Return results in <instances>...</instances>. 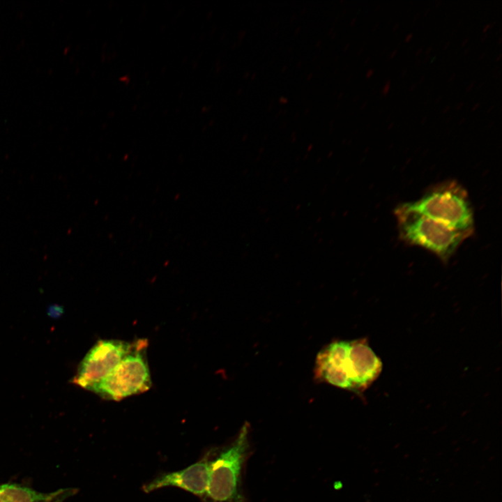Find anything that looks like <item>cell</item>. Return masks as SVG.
I'll list each match as a JSON object with an SVG mask.
<instances>
[{"label": "cell", "instance_id": "obj_8", "mask_svg": "<svg viewBox=\"0 0 502 502\" xmlns=\"http://www.w3.org/2000/svg\"><path fill=\"white\" fill-rule=\"evenodd\" d=\"M59 492V489L44 493L17 483H3L0 484V502H47Z\"/></svg>", "mask_w": 502, "mask_h": 502}, {"label": "cell", "instance_id": "obj_59", "mask_svg": "<svg viewBox=\"0 0 502 502\" xmlns=\"http://www.w3.org/2000/svg\"><path fill=\"white\" fill-rule=\"evenodd\" d=\"M462 23V20H461L459 22L458 26L461 25Z\"/></svg>", "mask_w": 502, "mask_h": 502}, {"label": "cell", "instance_id": "obj_4", "mask_svg": "<svg viewBox=\"0 0 502 502\" xmlns=\"http://www.w3.org/2000/svg\"><path fill=\"white\" fill-rule=\"evenodd\" d=\"M248 434L245 424L236 439L211 460L205 502H243L241 476L250 448Z\"/></svg>", "mask_w": 502, "mask_h": 502}, {"label": "cell", "instance_id": "obj_27", "mask_svg": "<svg viewBox=\"0 0 502 502\" xmlns=\"http://www.w3.org/2000/svg\"><path fill=\"white\" fill-rule=\"evenodd\" d=\"M501 58H502V53H500V54L496 56V59H495V61H496V62L499 61Z\"/></svg>", "mask_w": 502, "mask_h": 502}, {"label": "cell", "instance_id": "obj_35", "mask_svg": "<svg viewBox=\"0 0 502 502\" xmlns=\"http://www.w3.org/2000/svg\"><path fill=\"white\" fill-rule=\"evenodd\" d=\"M416 86V83L412 84L411 85L410 88H409V90H410V91L413 90Z\"/></svg>", "mask_w": 502, "mask_h": 502}, {"label": "cell", "instance_id": "obj_47", "mask_svg": "<svg viewBox=\"0 0 502 502\" xmlns=\"http://www.w3.org/2000/svg\"><path fill=\"white\" fill-rule=\"evenodd\" d=\"M378 26H379V24H376L374 26V27H373V29H372V31H376V29L378 28Z\"/></svg>", "mask_w": 502, "mask_h": 502}, {"label": "cell", "instance_id": "obj_21", "mask_svg": "<svg viewBox=\"0 0 502 502\" xmlns=\"http://www.w3.org/2000/svg\"><path fill=\"white\" fill-rule=\"evenodd\" d=\"M420 64H421V61H420V59H419L416 61L414 66L418 69V68H419Z\"/></svg>", "mask_w": 502, "mask_h": 502}, {"label": "cell", "instance_id": "obj_31", "mask_svg": "<svg viewBox=\"0 0 502 502\" xmlns=\"http://www.w3.org/2000/svg\"><path fill=\"white\" fill-rule=\"evenodd\" d=\"M486 54H487V52H486V51L484 52H482V53L480 55L479 59L481 60L483 57H485V56Z\"/></svg>", "mask_w": 502, "mask_h": 502}, {"label": "cell", "instance_id": "obj_25", "mask_svg": "<svg viewBox=\"0 0 502 502\" xmlns=\"http://www.w3.org/2000/svg\"><path fill=\"white\" fill-rule=\"evenodd\" d=\"M422 50H423V47H419V48L416 50V53H415V55H416V56H418V54H420V52H422Z\"/></svg>", "mask_w": 502, "mask_h": 502}, {"label": "cell", "instance_id": "obj_13", "mask_svg": "<svg viewBox=\"0 0 502 502\" xmlns=\"http://www.w3.org/2000/svg\"><path fill=\"white\" fill-rule=\"evenodd\" d=\"M413 36V33H409V34H407V35L406 36V37H405V38H404V41H405L406 43L409 42V41L412 39Z\"/></svg>", "mask_w": 502, "mask_h": 502}, {"label": "cell", "instance_id": "obj_26", "mask_svg": "<svg viewBox=\"0 0 502 502\" xmlns=\"http://www.w3.org/2000/svg\"><path fill=\"white\" fill-rule=\"evenodd\" d=\"M419 15H420V13H417L416 14V15L414 16V18H413V23H416V20H417L418 18L419 17Z\"/></svg>", "mask_w": 502, "mask_h": 502}, {"label": "cell", "instance_id": "obj_2", "mask_svg": "<svg viewBox=\"0 0 502 502\" xmlns=\"http://www.w3.org/2000/svg\"><path fill=\"white\" fill-rule=\"evenodd\" d=\"M403 204L452 229L474 233V214L468 192L455 180L437 183L418 199Z\"/></svg>", "mask_w": 502, "mask_h": 502}, {"label": "cell", "instance_id": "obj_39", "mask_svg": "<svg viewBox=\"0 0 502 502\" xmlns=\"http://www.w3.org/2000/svg\"><path fill=\"white\" fill-rule=\"evenodd\" d=\"M441 99H442V96H439L437 98V99L436 100L435 103H436V104L439 103L441 100Z\"/></svg>", "mask_w": 502, "mask_h": 502}, {"label": "cell", "instance_id": "obj_42", "mask_svg": "<svg viewBox=\"0 0 502 502\" xmlns=\"http://www.w3.org/2000/svg\"><path fill=\"white\" fill-rule=\"evenodd\" d=\"M388 48H389V46L386 47L383 50V51H382V52H381V55L383 54L384 53H386V52H387V50H388Z\"/></svg>", "mask_w": 502, "mask_h": 502}, {"label": "cell", "instance_id": "obj_37", "mask_svg": "<svg viewBox=\"0 0 502 502\" xmlns=\"http://www.w3.org/2000/svg\"><path fill=\"white\" fill-rule=\"evenodd\" d=\"M430 59V57L429 56H426L425 59L423 60V63H425Z\"/></svg>", "mask_w": 502, "mask_h": 502}, {"label": "cell", "instance_id": "obj_49", "mask_svg": "<svg viewBox=\"0 0 502 502\" xmlns=\"http://www.w3.org/2000/svg\"><path fill=\"white\" fill-rule=\"evenodd\" d=\"M501 41H502V37H499V40H498V42H497V44H498V45H500V44L501 43Z\"/></svg>", "mask_w": 502, "mask_h": 502}, {"label": "cell", "instance_id": "obj_18", "mask_svg": "<svg viewBox=\"0 0 502 502\" xmlns=\"http://www.w3.org/2000/svg\"><path fill=\"white\" fill-rule=\"evenodd\" d=\"M407 72H408V69H407L406 68H405L403 69V70L402 71V73H401V76H402V77H404V76L407 74Z\"/></svg>", "mask_w": 502, "mask_h": 502}, {"label": "cell", "instance_id": "obj_54", "mask_svg": "<svg viewBox=\"0 0 502 502\" xmlns=\"http://www.w3.org/2000/svg\"><path fill=\"white\" fill-rule=\"evenodd\" d=\"M456 31H457V29H455L451 33V36H454L455 33H456Z\"/></svg>", "mask_w": 502, "mask_h": 502}, {"label": "cell", "instance_id": "obj_15", "mask_svg": "<svg viewBox=\"0 0 502 502\" xmlns=\"http://www.w3.org/2000/svg\"><path fill=\"white\" fill-rule=\"evenodd\" d=\"M476 81L474 80V81H473V82L467 86L466 90V92H468V91H471V90L472 89V88L473 87V86H474V84H476Z\"/></svg>", "mask_w": 502, "mask_h": 502}, {"label": "cell", "instance_id": "obj_5", "mask_svg": "<svg viewBox=\"0 0 502 502\" xmlns=\"http://www.w3.org/2000/svg\"><path fill=\"white\" fill-rule=\"evenodd\" d=\"M146 347L144 340L133 343L130 351L113 370L90 391L105 400L120 401L148 390L151 379Z\"/></svg>", "mask_w": 502, "mask_h": 502}, {"label": "cell", "instance_id": "obj_32", "mask_svg": "<svg viewBox=\"0 0 502 502\" xmlns=\"http://www.w3.org/2000/svg\"><path fill=\"white\" fill-rule=\"evenodd\" d=\"M483 85V82H481L476 88V91H479Z\"/></svg>", "mask_w": 502, "mask_h": 502}, {"label": "cell", "instance_id": "obj_23", "mask_svg": "<svg viewBox=\"0 0 502 502\" xmlns=\"http://www.w3.org/2000/svg\"><path fill=\"white\" fill-rule=\"evenodd\" d=\"M432 46L428 47L425 51V54L428 55L430 53V52L432 51Z\"/></svg>", "mask_w": 502, "mask_h": 502}, {"label": "cell", "instance_id": "obj_38", "mask_svg": "<svg viewBox=\"0 0 502 502\" xmlns=\"http://www.w3.org/2000/svg\"><path fill=\"white\" fill-rule=\"evenodd\" d=\"M425 75H423L419 80V84H422L423 82L425 80Z\"/></svg>", "mask_w": 502, "mask_h": 502}, {"label": "cell", "instance_id": "obj_48", "mask_svg": "<svg viewBox=\"0 0 502 502\" xmlns=\"http://www.w3.org/2000/svg\"><path fill=\"white\" fill-rule=\"evenodd\" d=\"M380 8V4H378L376 7L374 8V12H376L378 9Z\"/></svg>", "mask_w": 502, "mask_h": 502}, {"label": "cell", "instance_id": "obj_58", "mask_svg": "<svg viewBox=\"0 0 502 502\" xmlns=\"http://www.w3.org/2000/svg\"><path fill=\"white\" fill-rule=\"evenodd\" d=\"M383 110V108H381L380 110H379V114H381Z\"/></svg>", "mask_w": 502, "mask_h": 502}, {"label": "cell", "instance_id": "obj_46", "mask_svg": "<svg viewBox=\"0 0 502 502\" xmlns=\"http://www.w3.org/2000/svg\"><path fill=\"white\" fill-rule=\"evenodd\" d=\"M441 3H442V1H441V0L438 1L435 3V6H436V7L439 6L440 4H441Z\"/></svg>", "mask_w": 502, "mask_h": 502}, {"label": "cell", "instance_id": "obj_45", "mask_svg": "<svg viewBox=\"0 0 502 502\" xmlns=\"http://www.w3.org/2000/svg\"><path fill=\"white\" fill-rule=\"evenodd\" d=\"M452 119V116H449V117L446 119V123H448Z\"/></svg>", "mask_w": 502, "mask_h": 502}, {"label": "cell", "instance_id": "obj_36", "mask_svg": "<svg viewBox=\"0 0 502 502\" xmlns=\"http://www.w3.org/2000/svg\"><path fill=\"white\" fill-rule=\"evenodd\" d=\"M427 118V117L426 116H423V117L422 118V119L420 120V123H421L422 124H423V123L426 121Z\"/></svg>", "mask_w": 502, "mask_h": 502}, {"label": "cell", "instance_id": "obj_20", "mask_svg": "<svg viewBox=\"0 0 502 502\" xmlns=\"http://www.w3.org/2000/svg\"><path fill=\"white\" fill-rule=\"evenodd\" d=\"M469 38H465V39L462 42L461 46H462V47L465 46V45H466V43L469 42Z\"/></svg>", "mask_w": 502, "mask_h": 502}, {"label": "cell", "instance_id": "obj_51", "mask_svg": "<svg viewBox=\"0 0 502 502\" xmlns=\"http://www.w3.org/2000/svg\"><path fill=\"white\" fill-rule=\"evenodd\" d=\"M393 20V17L390 18V19L388 20L387 24H389L390 23H391V22H392Z\"/></svg>", "mask_w": 502, "mask_h": 502}, {"label": "cell", "instance_id": "obj_9", "mask_svg": "<svg viewBox=\"0 0 502 502\" xmlns=\"http://www.w3.org/2000/svg\"><path fill=\"white\" fill-rule=\"evenodd\" d=\"M77 490L74 488L60 489L59 494L47 502H64L68 498L73 496Z\"/></svg>", "mask_w": 502, "mask_h": 502}, {"label": "cell", "instance_id": "obj_12", "mask_svg": "<svg viewBox=\"0 0 502 502\" xmlns=\"http://www.w3.org/2000/svg\"><path fill=\"white\" fill-rule=\"evenodd\" d=\"M491 28H492V26H491V23L487 24L483 27L482 33H486L489 29H491Z\"/></svg>", "mask_w": 502, "mask_h": 502}, {"label": "cell", "instance_id": "obj_6", "mask_svg": "<svg viewBox=\"0 0 502 502\" xmlns=\"http://www.w3.org/2000/svg\"><path fill=\"white\" fill-rule=\"evenodd\" d=\"M132 344L116 340H99L80 363L73 383L91 390L113 370L130 351Z\"/></svg>", "mask_w": 502, "mask_h": 502}, {"label": "cell", "instance_id": "obj_28", "mask_svg": "<svg viewBox=\"0 0 502 502\" xmlns=\"http://www.w3.org/2000/svg\"><path fill=\"white\" fill-rule=\"evenodd\" d=\"M399 25H400V23H399V22H397L396 24H395L394 26H393V29H392L393 31L396 30V29L398 28Z\"/></svg>", "mask_w": 502, "mask_h": 502}, {"label": "cell", "instance_id": "obj_52", "mask_svg": "<svg viewBox=\"0 0 502 502\" xmlns=\"http://www.w3.org/2000/svg\"><path fill=\"white\" fill-rule=\"evenodd\" d=\"M367 103H368V101H366V102L363 104V105H362L361 108H362V109L364 108Z\"/></svg>", "mask_w": 502, "mask_h": 502}, {"label": "cell", "instance_id": "obj_22", "mask_svg": "<svg viewBox=\"0 0 502 502\" xmlns=\"http://www.w3.org/2000/svg\"><path fill=\"white\" fill-rule=\"evenodd\" d=\"M455 76H456V73H452V75L448 79V82H451L453 80V79L455 77Z\"/></svg>", "mask_w": 502, "mask_h": 502}, {"label": "cell", "instance_id": "obj_10", "mask_svg": "<svg viewBox=\"0 0 502 502\" xmlns=\"http://www.w3.org/2000/svg\"><path fill=\"white\" fill-rule=\"evenodd\" d=\"M390 85H391V80L388 79L386 82L384 86H383L381 89V94L384 96H386L390 91Z\"/></svg>", "mask_w": 502, "mask_h": 502}, {"label": "cell", "instance_id": "obj_24", "mask_svg": "<svg viewBox=\"0 0 502 502\" xmlns=\"http://www.w3.org/2000/svg\"><path fill=\"white\" fill-rule=\"evenodd\" d=\"M450 108V105H447L442 111L443 114H446Z\"/></svg>", "mask_w": 502, "mask_h": 502}, {"label": "cell", "instance_id": "obj_44", "mask_svg": "<svg viewBox=\"0 0 502 502\" xmlns=\"http://www.w3.org/2000/svg\"><path fill=\"white\" fill-rule=\"evenodd\" d=\"M429 9H427L424 13V16L426 17L429 13Z\"/></svg>", "mask_w": 502, "mask_h": 502}, {"label": "cell", "instance_id": "obj_56", "mask_svg": "<svg viewBox=\"0 0 502 502\" xmlns=\"http://www.w3.org/2000/svg\"><path fill=\"white\" fill-rule=\"evenodd\" d=\"M498 69H499V66H497L494 69L493 71H494V72H496V70H497Z\"/></svg>", "mask_w": 502, "mask_h": 502}, {"label": "cell", "instance_id": "obj_29", "mask_svg": "<svg viewBox=\"0 0 502 502\" xmlns=\"http://www.w3.org/2000/svg\"><path fill=\"white\" fill-rule=\"evenodd\" d=\"M450 43H451V42H450V40L448 41V42L444 45V46H443V50H446V49L448 47V46L450 45Z\"/></svg>", "mask_w": 502, "mask_h": 502}, {"label": "cell", "instance_id": "obj_30", "mask_svg": "<svg viewBox=\"0 0 502 502\" xmlns=\"http://www.w3.org/2000/svg\"><path fill=\"white\" fill-rule=\"evenodd\" d=\"M494 123V121H492L489 123V124L486 126V128H490Z\"/></svg>", "mask_w": 502, "mask_h": 502}, {"label": "cell", "instance_id": "obj_34", "mask_svg": "<svg viewBox=\"0 0 502 502\" xmlns=\"http://www.w3.org/2000/svg\"><path fill=\"white\" fill-rule=\"evenodd\" d=\"M487 38V34H485V35L481 38L480 42H481V43H483V42L486 40Z\"/></svg>", "mask_w": 502, "mask_h": 502}, {"label": "cell", "instance_id": "obj_1", "mask_svg": "<svg viewBox=\"0 0 502 502\" xmlns=\"http://www.w3.org/2000/svg\"><path fill=\"white\" fill-rule=\"evenodd\" d=\"M381 370V359L366 340H337L318 353L314 376L318 381L358 393L367 389Z\"/></svg>", "mask_w": 502, "mask_h": 502}, {"label": "cell", "instance_id": "obj_57", "mask_svg": "<svg viewBox=\"0 0 502 502\" xmlns=\"http://www.w3.org/2000/svg\"><path fill=\"white\" fill-rule=\"evenodd\" d=\"M390 119V116H388V118H387V119L386 120V122H388Z\"/></svg>", "mask_w": 502, "mask_h": 502}, {"label": "cell", "instance_id": "obj_16", "mask_svg": "<svg viewBox=\"0 0 502 502\" xmlns=\"http://www.w3.org/2000/svg\"><path fill=\"white\" fill-rule=\"evenodd\" d=\"M480 105V102H476L471 108V111H476Z\"/></svg>", "mask_w": 502, "mask_h": 502}, {"label": "cell", "instance_id": "obj_33", "mask_svg": "<svg viewBox=\"0 0 502 502\" xmlns=\"http://www.w3.org/2000/svg\"><path fill=\"white\" fill-rule=\"evenodd\" d=\"M394 124H395V122H394V121H391V122L389 123V125L388 126V129H391V128L393 127Z\"/></svg>", "mask_w": 502, "mask_h": 502}, {"label": "cell", "instance_id": "obj_19", "mask_svg": "<svg viewBox=\"0 0 502 502\" xmlns=\"http://www.w3.org/2000/svg\"><path fill=\"white\" fill-rule=\"evenodd\" d=\"M470 49H471V46H469L468 47H466V48L464 50L463 54H464V55H466V54L469 52Z\"/></svg>", "mask_w": 502, "mask_h": 502}, {"label": "cell", "instance_id": "obj_3", "mask_svg": "<svg viewBox=\"0 0 502 502\" xmlns=\"http://www.w3.org/2000/svg\"><path fill=\"white\" fill-rule=\"evenodd\" d=\"M394 214L399 236L403 242L429 251L444 263L473 234L447 227L407 208L403 204L395 208Z\"/></svg>", "mask_w": 502, "mask_h": 502}, {"label": "cell", "instance_id": "obj_43", "mask_svg": "<svg viewBox=\"0 0 502 502\" xmlns=\"http://www.w3.org/2000/svg\"><path fill=\"white\" fill-rule=\"evenodd\" d=\"M500 75H501V72L498 71L497 73H496V74L494 75V78L497 79L500 76Z\"/></svg>", "mask_w": 502, "mask_h": 502}, {"label": "cell", "instance_id": "obj_55", "mask_svg": "<svg viewBox=\"0 0 502 502\" xmlns=\"http://www.w3.org/2000/svg\"><path fill=\"white\" fill-rule=\"evenodd\" d=\"M431 91H432V88L428 89V91L426 92V95H428L429 93H430Z\"/></svg>", "mask_w": 502, "mask_h": 502}, {"label": "cell", "instance_id": "obj_17", "mask_svg": "<svg viewBox=\"0 0 502 502\" xmlns=\"http://www.w3.org/2000/svg\"><path fill=\"white\" fill-rule=\"evenodd\" d=\"M464 105V102L463 101L459 102L456 105L455 109H457V110H459V109H460L463 107Z\"/></svg>", "mask_w": 502, "mask_h": 502}, {"label": "cell", "instance_id": "obj_40", "mask_svg": "<svg viewBox=\"0 0 502 502\" xmlns=\"http://www.w3.org/2000/svg\"><path fill=\"white\" fill-rule=\"evenodd\" d=\"M493 109H494V105H491L489 107V109L487 110V113L488 114V113L491 112V111H492Z\"/></svg>", "mask_w": 502, "mask_h": 502}, {"label": "cell", "instance_id": "obj_11", "mask_svg": "<svg viewBox=\"0 0 502 502\" xmlns=\"http://www.w3.org/2000/svg\"><path fill=\"white\" fill-rule=\"evenodd\" d=\"M374 73V69L370 68L369 69L366 73V77L370 78L371 77Z\"/></svg>", "mask_w": 502, "mask_h": 502}, {"label": "cell", "instance_id": "obj_50", "mask_svg": "<svg viewBox=\"0 0 502 502\" xmlns=\"http://www.w3.org/2000/svg\"><path fill=\"white\" fill-rule=\"evenodd\" d=\"M370 59V56L367 57V59H365V64H367L369 62Z\"/></svg>", "mask_w": 502, "mask_h": 502}, {"label": "cell", "instance_id": "obj_14", "mask_svg": "<svg viewBox=\"0 0 502 502\" xmlns=\"http://www.w3.org/2000/svg\"><path fill=\"white\" fill-rule=\"evenodd\" d=\"M397 53V49L394 50L386 58V60L393 58Z\"/></svg>", "mask_w": 502, "mask_h": 502}, {"label": "cell", "instance_id": "obj_53", "mask_svg": "<svg viewBox=\"0 0 502 502\" xmlns=\"http://www.w3.org/2000/svg\"><path fill=\"white\" fill-rule=\"evenodd\" d=\"M429 102V99H427L426 101L424 102V105H427Z\"/></svg>", "mask_w": 502, "mask_h": 502}, {"label": "cell", "instance_id": "obj_41", "mask_svg": "<svg viewBox=\"0 0 502 502\" xmlns=\"http://www.w3.org/2000/svg\"><path fill=\"white\" fill-rule=\"evenodd\" d=\"M464 121H465V118H464V117H462V118L459 120L458 124H459V125H461V124H462Z\"/></svg>", "mask_w": 502, "mask_h": 502}, {"label": "cell", "instance_id": "obj_7", "mask_svg": "<svg viewBox=\"0 0 502 502\" xmlns=\"http://www.w3.org/2000/svg\"><path fill=\"white\" fill-rule=\"evenodd\" d=\"M211 459L201 460L180 471L161 474L143 487L148 493L165 487H176L198 496H204L208 487Z\"/></svg>", "mask_w": 502, "mask_h": 502}]
</instances>
